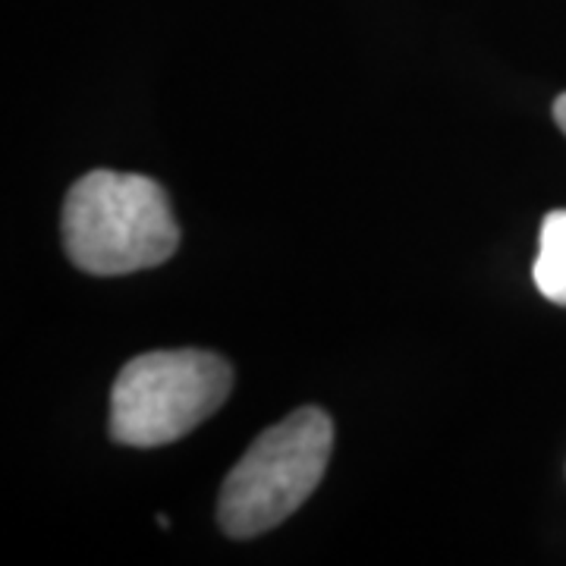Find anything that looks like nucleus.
Here are the masks:
<instances>
[{
    "label": "nucleus",
    "mask_w": 566,
    "mask_h": 566,
    "mask_svg": "<svg viewBox=\"0 0 566 566\" xmlns=\"http://www.w3.org/2000/svg\"><path fill=\"white\" fill-rule=\"evenodd\" d=\"M180 245V227L161 182L142 174L92 170L63 202V249L95 277H120L164 264Z\"/></svg>",
    "instance_id": "obj_1"
},
{
    "label": "nucleus",
    "mask_w": 566,
    "mask_h": 566,
    "mask_svg": "<svg viewBox=\"0 0 566 566\" xmlns=\"http://www.w3.org/2000/svg\"><path fill=\"white\" fill-rule=\"evenodd\" d=\"M334 447V424L318 406H303L268 428L230 469L218 520L230 538H255L281 526L322 482Z\"/></svg>",
    "instance_id": "obj_2"
},
{
    "label": "nucleus",
    "mask_w": 566,
    "mask_h": 566,
    "mask_svg": "<svg viewBox=\"0 0 566 566\" xmlns=\"http://www.w3.org/2000/svg\"><path fill=\"white\" fill-rule=\"evenodd\" d=\"M233 368L208 349H155L123 365L111 390V438L161 447L186 438L230 397Z\"/></svg>",
    "instance_id": "obj_3"
},
{
    "label": "nucleus",
    "mask_w": 566,
    "mask_h": 566,
    "mask_svg": "<svg viewBox=\"0 0 566 566\" xmlns=\"http://www.w3.org/2000/svg\"><path fill=\"white\" fill-rule=\"evenodd\" d=\"M538 293L547 303L566 305V208L551 211L538 233V259L532 268Z\"/></svg>",
    "instance_id": "obj_4"
},
{
    "label": "nucleus",
    "mask_w": 566,
    "mask_h": 566,
    "mask_svg": "<svg viewBox=\"0 0 566 566\" xmlns=\"http://www.w3.org/2000/svg\"><path fill=\"white\" fill-rule=\"evenodd\" d=\"M554 120H557V126L564 129V136H566V92L554 102Z\"/></svg>",
    "instance_id": "obj_5"
},
{
    "label": "nucleus",
    "mask_w": 566,
    "mask_h": 566,
    "mask_svg": "<svg viewBox=\"0 0 566 566\" xmlns=\"http://www.w3.org/2000/svg\"><path fill=\"white\" fill-rule=\"evenodd\" d=\"M158 526H161V528H170V520H167L164 513H161V516H158Z\"/></svg>",
    "instance_id": "obj_6"
}]
</instances>
